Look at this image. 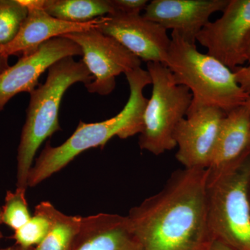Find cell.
<instances>
[{
	"label": "cell",
	"instance_id": "obj_1",
	"mask_svg": "<svg viewBox=\"0 0 250 250\" xmlns=\"http://www.w3.org/2000/svg\"><path fill=\"white\" fill-rule=\"evenodd\" d=\"M126 216L143 250H209L207 170L176 171Z\"/></svg>",
	"mask_w": 250,
	"mask_h": 250
},
{
	"label": "cell",
	"instance_id": "obj_2",
	"mask_svg": "<svg viewBox=\"0 0 250 250\" xmlns=\"http://www.w3.org/2000/svg\"><path fill=\"white\" fill-rule=\"evenodd\" d=\"M125 75L130 95L123 110L113 118L100 123L80 121L75 132L61 146L53 147L49 142L46 143L29 171L28 187H35L62 170L81 153L91 148H103L115 136L126 139L142 132L143 116L148 102L143 90L152 84V80L147 70L141 67Z\"/></svg>",
	"mask_w": 250,
	"mask_h": 250
},
{
	"label": "cell",
	"instance_id": "obj_3",
	"mask_svg": "<svg viewBox=\"0 0 250 250\" xmlns=\"http://www.w3.org/2000/svg\"><path fill=\"white\" fill-rule=\"evenodd\" d=\"M47 79L30 93L27 117L22 130L17 156V188L27 190V179L38 149L47 138L62 130L59 108L64 93L74 83L87 85L93 77L85 64L72 57L56 62Z\"/></svg>",
	"mask_w": 250,
	"mask_h": 250
},
{
	"label": "cell",
	"instance_id": "obj_4",
	"mask_svg": "<svg viewBox=\"0 0 250 250\" xmlns=\"http://www.w3.org/2000/svg\"><path fill=\"white\" fill-rule=\"evenodd\" d=\"M165 65L177 84L190 90L188 112L213 106L228 114L246 103L248 95L237 83L234 72L209 54L199 52L195 43L174 31Z\"/></svg>",
	"mask_w": 250,
	"mask_h": 250
},
{
	"label": "cell",
	"instance_id": "obj_5",
	"mask_svg": "<svg viewBox=\"0 0 250 250\" xmlns=\"http://www.w3.org/2000/svg\"><path fill=\"white\" fill-rule=\"evenodd\" d=\"M250 155L216 175L207 174L208 223L215 240L250 250Z\"/></svg>",
	"mask_w": 250,
	"mask_h": 250
},
{
	"label": "cell",
	"instance_id": "obj_6",
	"mask_svg": "<svg viewBox=\"0 0 250 250\" xmlns=\"http://www.w3.org/2000/svg\"><path fill=\"white\" fill-rule=\"evenodd\" d=\"M147 70L152 93L145 109L139 144L143 150L160 155L177 147L174 131L187 116L192 95L187 87L175 83L172 72L164 64L147 62Z\"/></svg>",
	"mask_w": 250,
	"mask_h": 250
},
{
	"label": "cell",
	"instance_id": "obj_7",
	"mask_svg": "<svg viewBox=\"0 0 250 250\" xmlns=\"http://www.w3.org/2000/svg\"><path fill=\"white\" fill-rule=\"evenodd\" d=\"M63 37L77 44L82 50V62L93 80L85 85L90 93L107 95L116 87V77L141 67V60L111 36L97 28L67 34Z\"/></svg>",
	"mask_w": 250,
	"mask_h": 250
},
{
	"label": "cell",
	"instance_id": "obj_8",
	"mask_svg": "<svg viewBox=\"0 0 250 250\" xmlns=\"http://www.w3.org/2000/svg\"><path fill=\"white\" fill-rule=\"evenodd\" d=\"M250 36V0H229L221 17L210 21L196 41L207 54L234 71L247 62L246 45Z\"/></svg>",
	"mask_w": 250,
	"mask_h": 250
},
{
	"label": "cell",
	"instance_id": "obj_9",
	"mask_svg": "<svg viewBox=\"0 0 250 250\" xmlns=\"http://www.w3.org/2000/svg\"><path fill=\"white\" fill-rule=\"evenodd\" d=\"M97 29L116 39L141 62L165 65L171 38L165 28L143 15L115 13L103 16Z\"/></svg>",
	"mask_w": 250,
	"mask_h": 250
},
{
	"label": "cell",
	"instance_id": "obj_10",
	"mask_svg": "<svg viewBox=\"0 0 250 250\" xmlns=\"http://www.w3.org/2000/svg\"><path fill=\"white\" fill-rule=\"evenodd\" d=\"M226 115L220 108L209 106L188 112L179 122L174 134L178 147L176 159L184 168L209 167Z\"/></svg>",
	"mask_w": 250,
	"mask_h": 250
},
{
	"label": "cell",
	"instance_id": "obj_11",
	"mask_svg": "<svg viewBox=\"0 0 250 250\" xmlns=\"http://www.w3.org/2000/svg\"><path fill=\"white\" fill-rule=\"evenodd\" d=\"M77 55H82L80 46L62 36L44 42L34 53L21 57L0 73V110L17 94L30 93L35 89L41 75L56 62Z\"/></svg>",
	"mask_w": 250,
	"mask_h": 250
},
{
	"label": "cell",
	"instance_id": "obj_12",
	"mask_svg": "<svg viewBox=\"0 0 250 250\" xmlns=\"http://www.w3.org/2000/svg\"><path fill=\"white\" fill-rule=\"evenodd\" d=\"M229 0H152L143 17L172 29L186 40L195 43L197 36L210 22L215 13L223 11Z\"/></svg>",
	"mask_w": 250,
	"mask_h": 250
},
{
	"label": "cell",
	"instance_id": "obj_13",
	"mask_svg": "<svg viewBox=\"0 0 250 250\" xmlns=\"http://www.w3.org/2000/svg\"><path fill=\"white\" fill-rule=\"evenodd\" d=\"M27 18L14 40L0 48L4 57L29 55L35 52L44 42L67 34L98 28L100 18L86 23H73L51 16L43 9H29Z\"/></svg>",
	"mask_w": 250,
	"mask_h": 250
},
{
	"label": "cell",
	"instance_id": "obj_14",
	"mask_svg": "<svg viewBox=\"0 0 250 250\" xmlns=\"http://www.w3.org/2000/svg\"><path fill=\"white\" fill-rule=\"evenodd\" d=\"M71 250H143L127 216L109 213L83 217Z\"/></svg>",
	"mask_w": 250,
	"mask_h": 250
},
{
	"label": "cell",
	"instance_id": "obj_15",
	"mask_svg": "<svg viewBox=\"0 0 250 250\" xmlns=\"http://www.w3.org/2000/svg\"><path fill=\"white\" fill-rule=\"evenodd\" d=\"M250 155V111L244 105L225 116L209 167L208 176L216 175Z\"/></svg>",
	"mask_w": 250,
	"mask_h": 250
},
{
	"label": "cell",
	"instance_id": "obj_16",
	"mask_svg": "<svg viewBox=\"0 0 250 250\" xmlns=\"http://www.w3.org/2000/svg\"><path fill=\"white\" fill-rule=\"evenodd\" d=\"M42 9L52 17L73 23H86L113 13L110 0H43Z\"/></svg>",
	"mask_w": 250,
	"mask_h": 250
},
{
	"label": "cell",
	"instance_id": "obj_17",
	"mask_svg": "<svg viewBox=\"0 0 250 250\" xmlns=\"http://www.w3.org/2000/svg\"><path fill=\"white\" fill-rule=\"evenodd\" d=\"M59 212L51 202L39 204L30 220L15 231L11 237L16 241V245L24 249L39 246L53 226Z\"/></svg>",
	"mask_w": 250,
	"mask_h": 250
},
{
	"label": "cell",
	"instance_id": "obj_18",
	"mask_svg": "<svg viewBox=\"0 0 250 250\" xmlns=\"http://www.w3.org/2000/svg\"><path fill=\"white\" fill-rule=\"evenodd\" d=\"M83 217L59 211L47 236L34 250H71L80 232Z\"/></svg>",
	"mask_w": 250,
	"mask_h": 250
},
{
	"label": "cell",
	"instance_id": "obj_19",
	"mask_svg": "<svg viewBox=\"0 0 250 250\" xmlns=\"http://www.w3.org/2000/svg\"><path fill=\"white\" fill-rule=\"evenodd\" d=\"M27 14L19 0H0V48L14 40Z\"/></svg>",
	"mask_w": 250,
	"mask_h": 250
},
{
	"label": "cell",
	"instance_id": "obj_20",
	"mask_svg": "<svg viewBox=\"0 0 250 250\" xmlns=\"http://www.w3.org/2000/svg\"><path fill=\"white\" fill-rule=\"evenodd\" d=\"M26 189L17 188L16 191H7L2 208V223L14 231L25 225L30 220Z\"/></svg>",
	"mask_w": 250,
	"mask_h": 250
},
{
	"label": "cell",
	"instance_id": "obj_21",
	"mask_svg": "<svg viewBox=\"0 0 250 250\" xmlns=\"http://www.w3.org/2000/svg\"><path fill=\"white\" fill-rule=\"evenodd\" d=\"M110 1L113 6V14H141L149 2L147 0H110Z\"/></svg>",
	"mask_w": 250,
	"mask_h": 250
},
{
	"label": "cell",
	"instance_id": "obj_22",
	"mask_svg": "<svg viewBox=\"0 0 250 250\" xmlns=\"http://www.w3.org/2000/svg\"><path fill=\"white\" fill-rule=\"evenodd\" d=\"M237 83L249 96L250 95V63L247 66L239 67L233 71Z\"/></svg>",
	"mask_w": 250,
	"mask_h": 250
},
{
	"label": "cell",
	"instance_id": "obj_23",
	"mask_svg": "<svg viewBox=\"0 0 250 250\" xmlns=\"http://www.w3.org/2000/svg\"><path fill=\"white\" fill-rule=\"evenodd\" d=\"M209 250H236L233 249L231 247L229 246L228 245L225 244L223 242L214 240L212 243Z\"/></svg>",
	"mask_w": 250,
	"mask_h": 250
},
{
	"label": "cell",
	"instance_id": "obj_24",
	"mask_svg": "<svg viewBox=\"0 0 250 250\" xmlns=\"http://www.w3.org/2000/svg\"><path fill=\"white\" fill-rule=\"evenodd\" d=\"M7 59L8 58L0 54V73H1V72L9 67L8 65Z\"/></svg>",
	"mask_w": 250,
	"mask_h": 250
},
{
	"label": "cell",
	"instance_id": "obj_25",
	"mask_svg": "<svg viewBox=\"0 0 250 250\" xmlns=\"http://www.w3.org/2000/svg\"><path fill=\"white\" fill-rule=\"evenodd\" d=\"M246 59L247 62L250 63V36L247 42L246 45Z\"/></svg>",
	"mask_w": 250,
	"mask_h": 250
},
{
	"label": "cell",
	"instance_id": "obj_26",
	"mask_svg": "<svg viewBox=\"0 0 250 250\" xmlns=\"http://www.w3.org/2000/svg\"><path fill=\"white\" fill-rule=\"evenodd\" d=\"M3 234L0 231V241L3 238ZM0 250H21V247L17 246V245H15V246L9 247V248H2V249H0Z\"/></svg>",
	"mask_w": 250,
	"mask_h": 250
},
{
	"label": "cell",
	"instance_id": "obj_27",
	"mask_svg": "<svg viewBox=\"0 0 250 250\" xmlns=\"http://www.w3.org/2000/svg\"><path fill=\"white\" fill-rule=\"evenodd\" d=\"M246 104L247 105V106H248V108H249L250 111V95L248 96V100H247Z\"/></svg>",
	"mask_w": 250,
	"mask_h": 250
},
{
	"label": "cell",
	"instance_id": "obj_28",
	"mask_svg": "<svg viewBox=\"0 0 250 250\" xmlns=\"http://www.w3.org/2000/svg\"><path fill=\"white\" fill-rule=\"evenodd\" d=\"M1 215H2V208L1 207H0V225H1L2 223V218H1Z\"/></svg>",
	"mask_w": 250,
	"mask_h": 250
},
{
	"label": "cell",
	"instance_id": "obj_29",
	"mask_svg": "<svg viewBox=\"0 0 250 250\" xmlns=\"http://www.w3.org/2000/svg\"><path fill=\"white\" fill-rule=\"evenodd\" d=\"M248 197H249V202L250 205V182L249 184V188H248Z\"/></svg>",
	"mask_w": 250,
	"mask_h": 250
},
{
	"label": "cell",
	"instance_id": "obj_30",
	"mask_svg": "<svg viewBox=\"0 0 250 250\" xmlns=\"http://www.w3.org/2000/svg\"><path fill=\"white\" fill-rule=\"evenodd\" d=\"M21 250H34V248H29V249H24V248H21Z\"/></svg>",
	"mask_w": 250,
	"mask_h": 250
}]
</instances>
